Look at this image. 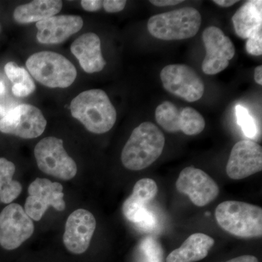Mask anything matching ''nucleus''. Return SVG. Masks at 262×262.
<instances>
[{
    "mask_svg": "<svg viewBox=\"0 0 262 262\" xmlns=\"http://www.w3.org/2000/svg\"><path fill=\"white\" fill-rule=\"evenodd\" d=\"M217 223L228 233L253 238L262 235V208L245 202H222L215 211Z\"/></svg>",
    "mask_w": 262,
    "mask_h": 262,
    "instance_id": "obj_3",
    "label": "nucleus"
},
{
    "mask_svg": "<svg viewBox=\"0 0 262 262\" xmlns=\"http://www.w3.org/2000/svg\"><path fill=\"white\" fill-rule=\"evenodd\" d=\"M126 3L125 0H105L103 1V7L107 13H118L125 8Z\"/></svg>",
    "mask_w": 262,
    "mask_h": 262,
    "instance_id": "obj_26",
    "label": "nucleus"
},
{
    "mask_svg": "<svg viewBox=\"0 0 262 262\" xmlns=\"http://www.w3.org/2000/svg\"><path fill=\"white\" fill-rule=\"evenodd\" d=\"M150 3L157 7L173 6L183 3L182 0H150Z\"/></svg>",
    "mask_w": 262,
    "mask_h": 262,
    "instance_id": "obj_28",
    "label": "nucleus"
},
{
    "mask_svg": "<svg viewBox=\"0 0 262 262\" xmlns=\"http://www.w3.org/2000/svg\"><path fill=\"white\" fill-rule=\"evenodd\" d=\"M165 136L154 123L145 122L136 127L122 151L124 167L141 170L155 163L163 153Z\"/></svg>",
    "mask_w": 262,
    "mask_h": 262,
    "instance_id": "obj_2",
    "label": "nucleus"
},
{
    "mask_svg": "<svg viewBox=\"0 0 262 262\" xmlns=\"http://www.w3.org/2000/svg\"><path fill=\"white\" fill-rule=\"evenodd\" d=\"M155 119L167 132L182 131L187 136L198 135L206 127L204 117L199 112L192 107L179 110L169 101H165L157 107Z\"/></svg>",
    "mask_w": 262,
    "mask_h": 262,
    "instance_id": "obj_10",
    "label": "nucleus"
},
{
    "mask_svg": "<svg viewBox=\"0 0 262 262\" xmlns=\"http://www.w3.org/2000/svg\"><path fill=\"white\" fill-rule=\"evenodd\" d=\"M47 120L42 112L30 104H20L0 120V132L30 139L39 137L46 130Z\"/></svg>",
    "mask_w": 262,
    "mask_h": 262,
    "instance_id": "obj_8",
    "label": "nucleus"
},
{
    "mask_svg": "<svg viewBox=\"0 0 262 262\" xmlns=\"http://www.w3.org/2000/svg\"><path fill=\"white\" fill-rule=\"evenodd\" d=\"M254 80L256 83L261 85L262 84V66L256 67L254 70Z\"/></svg>",
    "mask_w": 262,
    "mask_h": 262,
    "instance_id": "obj_31",
    "label": "nucleus"
},
{
    "mask_svg": "<svg viewBox=\"0 0 262 262\" xmlns=\"http://www.w3.org/2000/svg\"><path fill=\"white\" fill-rule=\"evenodd\" d=\"M201 13L193 8H183L151 16L149 34L162 40H181L194 37L201 27Z\"/></svg>",
    "mask_w": 262,
    "mask_h": 262,
    "instance_id": "obj_4",
    "label": "nucleus"
},
{
    "mask_svg": "<svg viewBox=\"0 0 262 262\" xmlns=\"http://www.w3.org/2000/svg\"><path fill=\"white\" fill-rule=\"evenodd\" d=\"M82 8L86 11L96 12L101 10L103 7V1L101 0H82L81 1Z\"/></svg>",
    "mask_w": 262,
    "mask_h": 262,
    "instance_id": "obj_27",
    "label": "nucleus"
},
{
    "mask_svg": "<svg viewBox=\"0 0 262 262\" xmlns=\"http://www.w3.org/2000/svg\"><path fill=\"white\" fill-rule=\"evenodd\" d=\"M71 52L87 73L101 72L106 64L101 53V40L95 33H85L75 39L71 46Z\"/></svg>",
    "mask_w": 262,
    "mask_h": 262,
    "instance_id": "obj_18",
    "label": "nucleus"
},
{
    "mask_svg": "<svg viewBox=\"0 0 262 262\" xmlns=\"http://www.w3.org/2000/svg\"><path fill=\"white\" fill-rule=\"evenodd\" d=\"M5 72L13 83V94L17 97H27L35 91L36 86L30 74L23 67H18L14 62H8Z\"/></svg>",
    "mask_w": 262,
    "mask_h": 262,
    "instance_id": "obj_23",
    "label": "nucleus"
},
{
    "mask_svg": "<svg viewBox=\"0 0 262 262\" xmlns=\"http://www.w3.org/2000/svg\"><path fill=\"white\" fill-rule=\"evenodd\" d=\"M237 123L245 134L250 139H253L257 134V127L253 117L244 106L237 105L235 107Z\"/></svg>",
    "mask_w": 262,
    "mask_h": 262,
    "instance_id": "obj_24",
    "label": "nucleus"
},
{
    "mask_svg": "<svg viewBox=\"0 0 262 262\" xmlns=\"http://www.w3.org/2000/svg\"><path fill=\"white\" fill-rule=\"evenodd\" d=\"M158 192L156 182L151 179H141L133 189L132 194L124 202L122 211L125 218L142 229L154 227L155 217L146 205Z\"/></svg>",
    "mask_w": 262,
    "mask_h": 262,
    "instance_id": "obj_12",
    "label": "nucleus"
},
{
    "mask_svg": "<svg viewBox=\"0 0 262 262\" xmlns=\"http://www.w3.org/2000/svg\"><path fill=\"white\" fill-rule=\"evenodd\" d=\"M224 262H258V259L252 255H244Z\"/></svg>",
    "mask_w": 262,
    "mask_h": 262,
    "instance_id": "obj_29",
    "label": "nucleus"
},
{
    "mask_svg": "<svg viewBox=\"0 0 262 262\" xmlns=\"http://www.w3.org/2000/svg\"><path fill=\"white\" fill-rule=\"evenodd\" d=\"M70 110L72 117L93 134H105L116 122V110L102 90H89L81 93L72 100Z\"/></svg>",
    "mask_w": 262,
    "mask_h": 262,
    "instance_id": "obj_1",
    "label": "nucleus"
},
{
    "mask_svg": "<svg viewBox=\"0 0 262 262\" xmlns=\"http://www.w3.org/2000/svg\"><path fill=\"white\" fill-rule=\"evenodd\" d=\"M15 171L14 164L0 158V201L5 204L11 203L21 193V184L13 179Z\"/></svg>",
    "mask_w": 262,
    "mask_h": 262,
    "instance_id": "obj_22",
    "label": "nucleus"
},
{
    "mask_svg": "<svg viewBox=\"0 0 262 262\" xmlns=\"http://www.w3.org/2000/svg\"><path fill=\"white\" fill-rule=\"evenodd\" d=\"M26 65L36 80L51 89L70 87L77 77V70L72 62L54 52L34 53L27 59Z\"/></svg>",
    "mask_w": 262,
    "mask_h": 262,
    "instance_id": "obj_5",
    "label": "nucleus"
},
{
    "mask_svg": "<svg viewBox=\"0 0 262 262\" xmlns=\"http://www.w3.org/2000/svg\"><path fill=\"white\" fill-rule=\"evenodd\" d=\"M94 215L87 210L77 209L67 219L63 244L70 252L81 254L87 251L96 230Z\"/></svg>",
    "mask_w": 262,
    "mask_h": 262,
    "instance_id": "obj_16",
    "label": "nucleus"
},
{
    "mask_svg": "<svg viewBox=\"0 0 262 262\" xmlns=\"http://www.w3.org/2000/svg\"><path fill=\"white\" fill-rule=\"evenodd\" d=\"M34 156L40 170L55 178L68 181L77 174V164L67 154L61 139L44 138L36 145Z\"/></svg>",
    "mask_w": 262,
    "mask_h": 262,
    "instance_id": "obj_6",
    "label": "nucleus"
},
{
    "mask_svg": "<svg viewBox=\"0 0 262 262\" xmlns=\"http://www.w3.org/2000/svg\"><path fill=\"white\" fill-rule=\"evenodd\" d=\"M236 34L248 39L262 29V1L250 0L236 11L232 18Z\"/></svg>",
    "mask_w": 262,
    "mask_h": 262,
    "instance_id": "obj_20",
    "label": "nucleus"
},
{
    "mask_svg": "<svg viewBox=\"0 0 262 262\" xmlns=\"http://www.w3.org/2000/svg\"><path fill=\"white\" fill-rule=\"evenodd\" d=\"M214 239L203 233L191 234L177 248L168 255L166 262H196L208 256L214 245Z\"/></svg>",
    "mask_w": 262,
    "mask_h": 262,
    "instance_id": "obj_19",
    "label": "nucleus"
},
{
    "mask_svg": "<svg viewBox=\"0 0 262 262\" xmlns=\"http://www.w3.org/2000/svg\"><path fill=\"white\" fill-rule=\"evenodd\" d=\"M38 42L56 45L64 42L83 27V20L78 15H54L36 24Z\"/></svg>",
    "mask_w": 262,
    "mask_h": 262,
    "instance_id": "obj_17",
    "label": "nucleus"
},
{
    "mask_svg": "<svg viewBox=\"0 0 262 262\" xmlns=\"http://www.w3.org/2000/svg\"><path fill=\"white\" fill-rule=\"evenodd\" d=\"M206 55L202 63L206 75H214L228 67L235 55V48L228 37L216 27H207L203 33Z\"/></svg>",
    "mask_w": 262,
    "mask_h": 262,
    "instance_id": "obj_13",
    "label": "nucleus"
},
{
    "mask_svg": "<svg viewBox=\"0 0 262 262\" xmlns=\"http://www.w3.org/2000/svg\"><path fill=\"white\" fill-rule=\"evenodd\" d=\"M262 170V147L251 140H242L234 144L226 167L227 176L241 180Z\"/></svg>",
    "mask_w": 262,
    "mask_h": 262,
    "instance_id": "obj_15",
    "label": "nucleus"
},
{
    "mask_svg": "<svg viewBox=\"0 0 262 262\" xmlns=\"http://www.w3.org/2000/svg\"><path fill=\"white\" fill-rule=\"evenodd\" d=\"M5 92V85L3 82H0V95Z\"/></svg>",
    "mask_w": 262,
    "mask_h": 262,
    "instance_id": "obj_32",
    "label": "nucleus"
},
{
    "mask_svg": "<svg viewBox=\"0 0 262 262\" xmlns=\"http://www.w3.org/2000/svg\"><path fill=\"white\" fill-rule=\"evenodd\" d=\"M63 190V186L60 183L52 182L46 179H36L29 185V196L26 201L24 211L35 221L42 218L49 206L63 211L66 207Z\"/></svg>",
    "mask_w": 262,
    "mask_h": 262,
    "instance_id": "obj_11",
    "label": "nucleus"
},
{
    "mask_svg": "<svg viewBox=\"0 0 262 262\" xmlns=\"http://www.w3.org/2000/svg\"><path fill=\"white\" fill-rule=\"evenodd\" d=\"M176 187L177 191L189 196L193 204L206 206L220 194L216 182L201 169L187 167L179 174Z\"/></svg>",
    "mask_w": 262,
    "mask_h": 262,
    "instance_id": "obj_14",
    "label": "nucleus"
},
{
    "mask_svg": "<svg viewBox=\"0 0 262 262\" xmlns=\"http://www.w3.org/2000/svg\"><path fill=\"white\" fill-rule=\"evenodd\" d=\"M246 51L252 56H261L262 54V29L253 34L246 42Z\"/></svg>",
    "mask_w": 262,
    "mask_h": 262,
    "instance_id": "obj_25",
    "label": "nucleus"
},
{
    "mask_svg": "<svg viewBox=\"0 0 262 262\" xmlns=\"http://www.w3.org/2000/svg\"><path fill=\"white\" fill-rule=\"evenodd\" d=\"M213 2L222 8H229L235 3H238V1H236V0H213Z\"/></svg>",
    "mask_w": 262,
    "mask_h": 262,
    "instance_id": "obj_30",
    "label": "nucleus"
},
{
    "mask_svg": "<svg viewBox=\"0 0 262 262\" xmlns=\"http://www.w3.org/2000/svg\"><path fill=\"white\" fill-rule=\"evenodd\" d=\"M0 31H1V26H0Z\"/></svg>",
    "mask_w": 262,
    "mask_h": 262,
    "instance_id": "obj_33",
    "label": "nucleus"
},
{
    "mask_svg": "<svg viewBox=\"0 0 262 262\" xmlns=\"http://www.w3.org/2000/svg\"><path fill=\"white\" fill-rule=\"evenodd\" d=\"M160 79L164 89L168 92L188 102H195L204 94V82L189 66H166L160 72Z\"/></svg>",
    "mask_w": 262,
    "mask_h": 262,
    "instance_id": "obj_7",
    "label": "nucleus"
},
{
    "mask_svg": "<svg viewBox=\"0 0 262 262\" xmlns=\"http://www.w3.org/2000/svg\"><path fill=\"white\" fill-rule=\"evenodd\" d=\"M62 6L63 3L59 0H35L17 7L13 18L19 24L37 23L58 14Z\"/></svg>",
    "mask_w": 262,
    "mask_h": 262,
    "instance_id": "obj_21",
    "label": "nucleus"
},
{
    "mask_svg": "<svg viewBox=\"0 0 262 262\" xmlns=\"http://www.w3.org/2000/svg\"><path fill=\"white\" fill-rule=\"evenodd\" d=\"M33 221L20 205L11 203L0 213V246L14 250L34 233Z\"/></svg>",
    "mask_w": 262,
    "mask_h": 262,
    "instance_id": "obj_9",
    "label": "nucleus"
}]
</instances>
